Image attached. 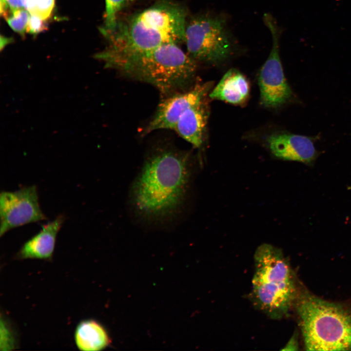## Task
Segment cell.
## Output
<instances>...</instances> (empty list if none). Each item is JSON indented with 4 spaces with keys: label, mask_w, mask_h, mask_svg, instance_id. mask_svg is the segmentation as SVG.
Masks as SVG:
<instances>
[{
    "label": "cell",
    "mask_w": 351,
    "mask_h": 351,
    "mask_svg": "<svg viewBox=\"0 0 351 351\" xmlns=\"http://www.w3.org/2000/svg\"><path fill=\"white\" fill-rule=\"evenodd\" d=\"M207 98L190 107L180 117L174 130L194 146L202 144L208 117Z\"/></svg>",
    "instance_id": "12"
},
{
    "label": "cell",
    "mask_w": 351,
    "mask_h": 351,
    "mask_svg": "<svg viewBox=\"0 0 351 351\" xmlns=\"http://www.w3.org/2000/svg\"><path fill=\"white\" fill-rule=\"evenodd\" d=\"M9 39L5 38H2V37H1V48H2V47L4 46L7 43L9 42Z\"/></svg>",
    "instance_id": "22"
},
{
    "label": "cell",
    "mask_w": 351,
    "mask_h": 351,
    "mask_svg": "<svg viewBox=\"0 0 351 351\" xmlns=\"http://www.w3.org/2000/svg\"><path fill=\"white\" fill-rule=\"evenodd\" d=\"M250 85L245 76L235 69L229 70L210 93L209 97L234 104H241L247 98Z\"/></svg>",
    "instance_id": "13"
},
{
    "label": "cell",
    "mask_w": 351,
    "mask_h": 351,
    "mask_svg": "<svg viewBox=\"0 0 351 351\" xmlns=\"http://www.w3.org/2000/svg\"><path fill=\"white\" fill-rule=\"evenodd\" d=\"M294 304L306 350H351V311L306 292Z\"/></svg>",
    "instance_id": "5"
},
{
    "label": "cell",
    "mask_w": 351,
    "mask_h": 351,
    "mask_svg": "<svg viewBox=\"0 0 351 351\" xmlns=\"http://www.w3.org/2000/svg\"><path fill=\"white\" fill-rule=\"evenodd\" d=\"M0 350L11 351L16 347V340L13 332L7 321L1 317Z\"/></svg>",
    "instance_id": "18"
},
{
    "label": "cell",
    "mask_w": 351,
    "mask_h": 351,
    "mask_svg": "<svg viewBox=\"0 0 351 351\" xmlns=\"http://www.w3.org/2000/svg\"><path fill=\"white\" fill-rule=\"evenodd\" d=\"M196 62L178 44L167 43L120 60L111 67L128 77L150 83L169 96L191 82Z\"/></svg>",
    "instance_id": "4"
},
{
    "label": "cell",
    "mask_w": 351,
    "mask_h": 351,
    "mask_svg": "<svg viewBox=\"0 0 351 351\" xmlns=\"http://www.w3.org/2000/svg\"><path fill=\"white\" fill-rule=\"evenodd\" d=\"M187 11L182 5L161 0L118 20L115 30L104 35L108 46L96 58L111 67L115 63L167 43L185 42Z\"/></svg>",
    "instance_id": "2"
},
{
    "label": "cell",
    "mask_w": 351,
    "mask_h": 351,
    "mask_svg": "<svg viewBox=\"0 0 351 351\" xmlns=\"http://www.w3.org/2000/svg\"><path fill=\"white\" fill-rule=\"evenodd\" d=\"M192 176L187 154L171 149L152 153L130 191L133 210L140 218L160 223L175 217L186 200Z\"/></svg>",
    "instance_id": "1"
},
{
    "label": "cell",
    "mask_w": 351,
    "mask_h": 351,
    "mask_svg": "<svg viewBox=\"0 0 351 351\" xmlns=\"http://www.w3.org/2000/svg\"><path fill=\"white\" fill-rule=\"evenodd\" d=\"M0 236L9 231L46 219L39 202L36 185L0 194Z\"/></svg>",
    "instance_id": "8"
},
{
    "label": "cell",
    "mask_w": 351,
    "mask_h": 351,
    "mask_svg": "<svg viewBox=\"0 0 351 351\" xmlns=\"http://www.w3.org/2000/svg\"><path fill=\"white\" fill-rule=\"evenodd\" d=\"M250 297L258 310L273 319L287 315L297 295L292 271L282 251L268 243L256 249Z\"/></svg>",
    "instance_id": "3"
},
{
    "label": "cell",
    "mask_w": 351,
    "mask_h": 351,
    "mask_svg": "<svg viewBox=\"0 0 351 351\" xmlns=\"http://www.w3.org/2000/svg\"><path fill=\"white\" fill-rule=\"evenodd\" d=\"M64 220L63 215H59L52 221L43 225L39 233L23 244L17 253L16 258L51 260L57 234Z\"/></svg>",
    "instance_id": "11"
},
{
    "label": "cell",
    "mask_w": 351,
    "mask_h": 351,
    "mask_svg": "<svg viewBox=\"0 0 351 351\" xmlns=\"http://www.w3.org/2000/svg\"><path fill=\"white\" fill-rule=\"evenodd\" d=\"M298 345L296 335H293L282 350L296 351L298 350Z\"/></svg>",
    "instance_id": "20"
},
{
    "label": "cell",
    "mask_w": 351,
    "mask_h": 351,
    "mask_svg": "<svg viewBox=\"0 0 351 351\" xmlns=\"http://www.w3.org/2000/svg\"><path fill=\"white\" fill-rule=\"evenodd\" d=\"M211 87L210 82L197 83L190 90L168 96L158 105L144 133L148 134L158 129L174 130L186 110L207 98Z\"/></svg>",
    "instance_id": "9"
},
{
    "label": "cell",
    "mask_w": 351,
    "mask_h": 351,
    "mask_svg": "<svg viewBox=\"0 0 351 351\" xmlns=\"http://www.w3.org/2000/svg\"><path fill=\"white\" fill-rule=\"evenodd\" d=\"M266 142L272 153L281 159L310 163L315 157L313 143L306 136L276 133L268 136Z\"/></svg>",
    "instance_id": "10"
},
{
    "label": "cell",
    "mask_w": 351,
    "mask_h": 351,
    "mask_svg": "<svg viewBox=\"0 0 351 351\" xmlns=\"http://www.w3.org/2000/svg\"><path fill=\"white\" fill-rule=\"evenodd\" d=\"M8 6L12 13L22 9L23 7L21 0H5Z\"/></svg>",
    "instance_id": "21"
},
{
    "label": "cell",
    "mask_w": 351,
    "mask_h": 351,
    "mask_svg": "<svg viewBox=\"0 0 351 351\" xmlns=\"http://www.w3.org/2000/svg\"><path fill=\"white\" fill-rule=\"evenodd\" d=\"M133 0H128L129 2L132 1Z\"/></svg>",
    "instance_id": "23"
},
{
    "label": "cell",
    "mask_w": 351,
    "mask_h": 351,
    "mask_svg": "<svg viewBox=\"0 0 351 351\" xmlns=\"http://www.w3.org/2000/svg\"><path fill=\"white\" fill-rule=\"evenodd\" d=\"M75 343L82 351H97L103 350L110 343V338L105 328L93 319L80 321L74 334Z\"/></svg>",
    "instance_id": "14"
},
{
    "label": "cell",
    "mask_w": 351,
    "mask_h": 351,
    "mask_svg": "<svg viewBox=\"0 0 351 351\" xmlns=\"http://www.w3.org/2000/svg\"><path fill=\"white\" fill-rule=\"evenodd\" d=\"M44 20L39 17L30 14L26 32L31 34H37L46 29V23Z\"/></svg>",
    "instance_id": "19"
},
{
    "label": "cell",
    "mask_w": 351,
    "mask_h": 351,
    "mask_svg": "<svg viewBox=\"0 0 351 351\" xmlns=\"http://www.w3.org/2000/svg\"><path fill=\"white\" fill-rule=\"evenodd\" d=\"M30 13L23 8L17 10L13 13L10 17L5 19L9 26L15 32L23 35L26 31L30 19Z\"/></svg>",
    "instance_id": "17"
},
{
    "label": "cell",
    "mask_w": 351,
    "mask_h": 351,
    "mask_svg": "<svg viewBox=\"0 0 351 351\" xmlns=\"http://www.w3.org/2000/svg\"><path fill=\"white\" fill-rule=\"evenodd\" d=\"M263 20L271 33L273 45L259 74L260 102L266 107L275 108L287 102L292 93L284 76L279 56L280 29L270 14H265Z\"/></svg>",
    "instance_id": "7"
},
{
    "label": "cell",
    "mask_w": 351,
    "mask_h": 351,
    "mask_svg": "<svg viewBox=\"0 0 351 351\" xmlns=\"http://www.w3.org/2000/svg\"><path fill=\"white\" fill-rule=\"evenodd\" d=\"M128 2V0H105L104 26L101 29L103 35L110 33L115 30L118 20V14Z\"/></svg>",
    "instance_id": "15"
},
{
    "label": "cell",
    "mask_w": 351,
    "mask_h": 351,
    "mask_svg": "<svg viewBox=\"0 0 351 351\" xmlns=\"http://www.w3.org/2000/svg\"><path fill=\"white\" fill-rule=\"evenodd\" d=\"M23 7L30 14L43 20L48 19L54 7L55 0H21Z\"/></svg>",
    "instance_id": "16"
},
{
    "label": "cell",
    "mask_w": 351,
    "mask_h": 351,
    "mask_svg": "<svg viewBox=\"0 0 351 351\" xmlns=\"http://www.w3.org/2000/svg\"><path fill=\"white\" fill-rule=\"evenodd\" d=\"M222 16L204 14L187 24L185 41L188 54L194 60L218 64L231 54L233 42Z\"/></svg>",
    "instance_id": "6"
}]
</instances>
